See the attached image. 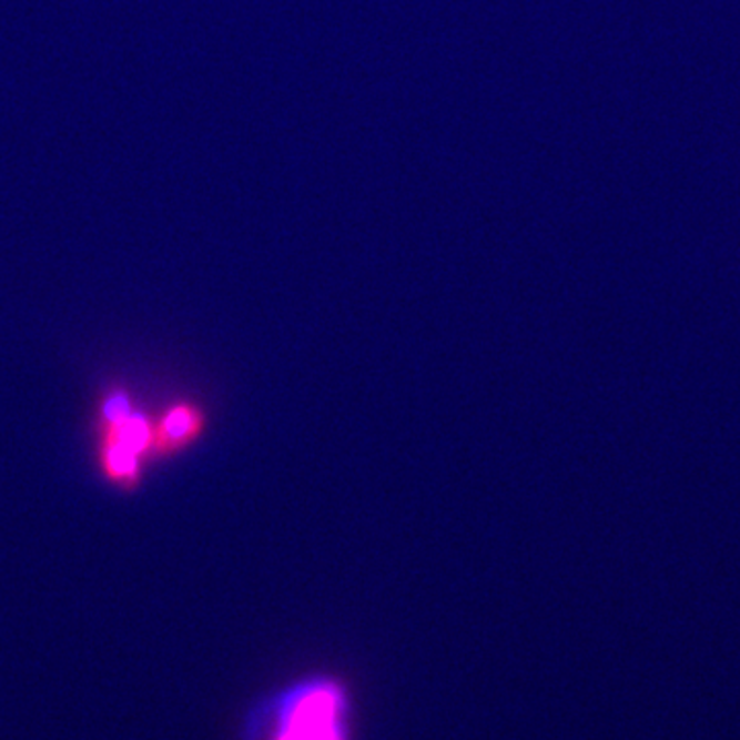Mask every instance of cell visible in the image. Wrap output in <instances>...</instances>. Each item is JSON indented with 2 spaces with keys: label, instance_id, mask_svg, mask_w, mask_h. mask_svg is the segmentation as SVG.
Returning <instances> with one entry per match:
<instances>
[{
  "label": "cell",
  "instance_id": "6da1fadb",
  "mask_svg": "<svg viewBox=\"0 0 740 740\" xmlns=\"http://www.w3.org/2000/svg\"><path fill=\"white\" fill-rule=\"evenodd\" d=\"M101 474L118 488L134 489L142 459L153 455V422L132 407L126 393H113L99 422Z\"/></svg>",
  "mask_w": 740,
  "mask_h": 740
},
{
  "label": "cell",
  "instance_id": "7a4b0ae2",
  "mask_svg": "<svg viewBox=\"0 0 740 740\" xmlns=\"http://www.w3.org/2000/svg\"><path fill=\"white\" fill-rule=\"evenodd\" d=\"M286 706L291 712L278 740H339L336 727L339 693L332 685L301 687Z\"/></svg>",
  "mask_w": 740,
  "mask_h": 740
},
{
  "label": "cell",
  "instance_id": "3957f363",
  "mask_svg": "<svg viewBox=\"0 0 740 740\" xmlns=\"http://www.w3.org/2000/svg\"><path fill=\"white\" fill-rule=\"evenodd\" d=\"M202 428L204 419L194 405L178 404L169 407L161 419L153 424V455H175L178 450L196 443Z\"/></svg>",
  "mask_w": 740,
  "mask_h": 740
}]
</instances>
